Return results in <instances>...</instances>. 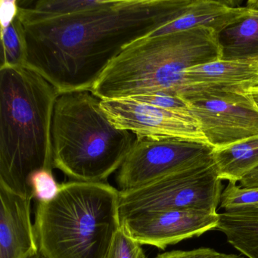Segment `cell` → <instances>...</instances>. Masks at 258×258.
<instances>
[{
  "label": "cell",
  "instance_id": "obj_17",
  "mask_svg": "<svg viewBox=\"0 0 258 258\" xmlns=\"http://www.w3.org/2000/svg\"><path fill=\"white\" fill-rule=\"evenodd\" d=\"M2 42L1 67H25L28 49L23 23L19 14L7 26L0 31Z\"/></svg>",
  "mask_w": 258,
  "mask_h": 258
},
{
  "label": "cell",
  "instance_id": "obj_11",
  "mask_svg": "<svg viewBox=\"0 0 258 258\" xmlns=\"http://www.w3.org/2000/svg\"><path fill=\"white\" fill-rule=\"evenodd\" d=\"M184 78L187 102L219 93H247L258 87V61L220 58L187 69Z\"/></svg>",
  "mask_w": 258,
  "mask_h": 258
},
{
  "label": "cell",
  "instance_id": "obj_8",
  "mask_svg": "<svg viewBox=\"0 0 258 258\" xmlns=\"http://www.w3.org/2000/svg\"><path fill=\"white\" fill-rule=\"evenodd\" d=\"M188 105L214 149L258 136V107L248 93H219Z\"/></svg>",
  "mask_w": 258,
  "mask_h": 258
},
{
  "label": "cell",
  "instance_id": "obj_2",
  "mask_svg": "<svg viewBox=\"0 0 258 258\" xmlns=\"http://www.w3.org/2000/svg\"><path fill=\"white\" fill-rule=\"evenodd\" d=\"M59 95L34 71L0 68V185L31 200L32 175L53 168L51 130Z\"/></svg>",
  "mask_w": 258,
  "mask_h": 258
},
{
  "label": "cell",
  "instance_id": "obj_9",
  "mask_svg": "<svg viewBox=\"0 0 258 258\" xmlns=\"http://www.w3.org/2000/svg\"><path fill=\"white\" fill-rule=\"evenodd\" d=\"M101 107L116 128L137 137L181 139L208 144L189 109H165L129 98L101 100Z\"/></svg>",
  "mask_w": 258,
  "mask_h": 258
},
{
  "label": "cell",
  "instance_id": "obj_7",
  "mask_svg": "<svg viewBox=\"0 0 258 258\" xmlns=\"http://www.w3.org/2000/svg\"><path fill=\"white\" fill-rule=\"evenodd\" d=\"M208 144L173 138L137 137L119 169L120 191L143 186L169 175L214 164Z\"/></svg>",
  "mask_w": 258,
  "mask_h": 258
},
{
  "label": "cell",
  "instance_id": "obj_13",
  "mask_svg": "<svg viewBox=\"0 0 258 258\" xmlns=\"http://www.w3.org/2000/svg\"><path fill=\"white\" fill-rule=\"evenodd\" d=\"M249 10L235 1L191 0L182 14L149 36L182 32L197 28L211 30L218 34L242 19Z\"/></svg>",
  "mask_w": 258,
  "mask_h": 258
},
{
  "label": "cell",
  "instance_id": "obj_22",
  "mask_svg": "<svg viewBox=\"0 0 258 258\" xmlns=\"http://www.w3.org/2000/svg\"><path fill=\"white\" fill-rule=\"evenodd\" d=\"M155 258H243L240 255L225 253L211 247H202L192 250H175L160 253Z\"/></svg>",
  "mask_w": 258,
  "mask_h": 258
},
{
  "label": "cell",
  "instance_id": "obj_24",
  "mask_svg": "<svg viewBox=\"0 0 258 258\" xmlns=\"http://www.w3.org/2000/svg\"><path fill=\"white\" fill-rule=\"evenodd\" d=\"M240 186L243 188L258 187V167L247 173L239 182Z\"/></svg>",
  "mask_w": 258,
  "mask_h": 258
},
{
  "label": "cell",
  "instance_id": "obj_16",
  "mask_svg": "<svg viewBox=\"0 0 258 258\" xmlns=\"http://www.w3.org/2000/svg\"><path fill=\"white\" fill-rule=\"evenodd\" d=\"M213 158L222 181L240 182L247 173L258 167V136L214 149Z\"/></svg>",
  "mask_w": 258,
  "mask_h": 258
},
{
  "label": "cell",
  "instance_id": "obj_5",
  "mask_svg": "<svg viewBox=\"0 0 258 258\" xmlns=\"http://www.w3.org/2000/svg\"><path fill=\"white\" fill-rule=\"evenodd\" d=\"M53 167L72 180L105 182L119 170L137 137L117 129L90 91L62 93L54 107Z\"/></svg>",
  "mask_w": 258,
  "mask_h": 258
},
{
  "label": "cell",
  "instance_id": "obj_10",
  "mask_svg": "<svg viewBox=\"0 0 258 258\" xmlns=\"http://www.w3.org/2000/svg\"><path fill=\"white\" fill-rule=\"evenodd\" d=\"M220 216L204 210L154 211L120 220L125 232L140 244L164 250L167 246L216 230Z\"/></svg>",
  "mask_w": 258,
  "mask_h": 258
},
{
  "label": "cell",
  "instance_id": "obj_14",
  "mask_svg": "<svg viewBox=\"0 0 258 258\" xmlns=\"http://www.w3.org/2000/svg\"><path fill=\"white\" fill-rule=\"evenodd\" d=\"M246 7V16L217 34L223 59L258 61V9Z\"/></svg>",
  "mask_w": 258,
  "mask_h": 258
},
{
  "label": "cell",
  "instance_id": "obj_3",
  "mask_svg": "<svg viewBox=\"0 0 258 258\" xmlns=\"http://www.w3.org/2000/svg\"><path fill=\"white\" fill-rule=\"evenodd\" d=\"M221 58L217 34L211 30L148 36L113 60L90 92L101 100L152 93L182 98L187 69Z\"/></svg>",
  "mask_w": 258,
  "mask_h": 258
},
{
  "label": "cell",
  "instance_id": "obj_6",
  "mask_svg": "<svg viewBox=\"0 0 258 258\" xmlns=\"http://www.w3.org/2000/svg\"><path fill=\"white\" fill-rule=\"evenodd\" d=\"M223 191L214 163L120 191V220L154 211L204 210L217 212Z\"/></svg>",
  "mask_w": 258,
  "mask_h": 258
},
{
  "label": "cell",
  "instance_id": "obj_25",
  "mask_svg": "<svg viewBox=\"0 0 258 258\" xmlns=\"http://www.w3.org/2000/svg\"><path fill=\"white\" fill-rule=\"evenodd\" d=\"M248 94L251 96L253 99V102L256 104V106L258 107V87H254V88L251 89L249 90Z\"/></svg>",
  "mask_w": 258,
  "mask_h": 258
},
{
  "label": "cell",
  "instance_id": "obj_1",
  "mask_svg": "<svg viewBox=\"0 0 258 258\" xmlns=\"http://www.w3.org/2000/svg\"><path fill=\"white\" fill-rule=\"evenodd\" d=\"M191 0L107 1L99 8L23 24L25 68L59 94L91 91L128 46L179 17Z\"/></svg>",
  "mask_w": 258,
  "mask_h": 258
},
{
  "label": "cell",
  "instance_id": "obj_18",
  "mask_svg": "<svg viewBox=\"0 0 258 258\" xmlns=\"http://www.w3.org/2000/svg\"><path fill=\"white\" fill-rule=\"evenodd\" d=\"M246 207H258V187L243 188L229 182L222 191L220 208L227 211Z\"/></svg>",
  "mask_w": 258,
  "mask_h": 258
},
{
  "label": "cell",
  "instance_id": "obj_23",
  "mask_svg": "<svg viewBox=\"0 0 258 258\" xmlns=\"http://www.w3.org/2000/svg\"><path fill=\"white\" fill-rule=\"evenodd\" d=\"M19 1H16V0L1 1V6H0L1 28L7 26L18 16L19 10Z\"/></svg>",
  "mask_w": 258,
  "mask_h": 258
},
{
  "label": "cell",
  "instance_id": "obj_15",
  "mask_svg": "<svg viewBox=\"0 0 258 258\" xmlns=\"http://www.w3.org/2000/svg\"><path fill=\"white\" fill-rule=\"evenodd\" d=\"M216 230L247 258H258V207H246L219 214Z\"/></svg>",
  "mask_w": 258,
  "mask_h": 258
},
{
  "label": "cell",
  "instance_id": "obj_4",
  "mask_svg": "<svg viewBox=\"0 0 258 258\" xmlns=\"http://www.w3.org/2000/svg\"><path fill=\"white\" fill-rule=\"evenodd\" d=\"M120 191L105 182L71 180L38 202L36 237L46 258H105L120 226Z\"/></svg>",
  "mask_w": 258,
  "mask_h": 258
},
{
  "label": "cell",
  "instance_id": "obj_19",
  "mask_svg": "<svg viewBox=\"0 0 258 258\" xmlns=\"http://www.w3.org/2000/svg\"><path fill=\"white\" fill-rule=\"evenodd\" d=\"M105 258H147L138 241L120 226L116 232Z\"/></svg>",
  "mask_w": 258,
  "mask_h": 258
},
{
  "label": "cell",
  "instance_id": "obj_21",
  "mask_svg": "<svg viewBox=\"0 0 258 258\" xmlns=\"http://www.w3.org/2000/svg\"><path fill=\"white\" fill-rule=\"evenodd\" d=\"M137 102L148 104L152 106L165 109L183 111L188 110V102L180 96H172L165 93H152V94L141 95L129 98Z\"/></svg>",
  "mask_w": 258,
  "mask_h": 258
},
{
  "label": "cell",
  "instance_id": "obj_12",
  "mask_svg": "<svg viewBox=\"0 0 258 258\" xmlns=\"http://www.w3.org/2000/svg\"><path fill=\"white\" fill-rule=\"evenodd\" d=\"M0 258H28L39 250L31 199L0 185Z\"/></svg>",
  "mask_w": 258,
  "mask_h": 258
},
{
  "label": "cell",
  "instance_id": "obj_26",
  "mask_svg": "<svg viewBox=\"0 0 258 258\" xmlns=\"http://www.w3.org/2000/svg\"><path fill=\"white\" fill-rule=\"evenodd\" d=\"M28 258H46L44 256H43V253L39 251L37 253H36L35 254L31 255Z\"/></svg>",
  "mask_w": 258,
  "mask_h": 258
},
{
  "label": "cell",
  "instance_id": "obj_20",
  "mask_svg": "<svg viewBox=\"0 0 258 258\" xmlns=\"http://www.w3.org/2000/svg\"><path fill=\"white\" fill-rule=\"evenodd\" d=\"M34 199L38 202L52 200L59 190L60 185L57 183L52 170H43L36 172L30 180Z\"/></svg>",
  "mask_w": 258,
  "mask_h": 258
}]
</instances>
